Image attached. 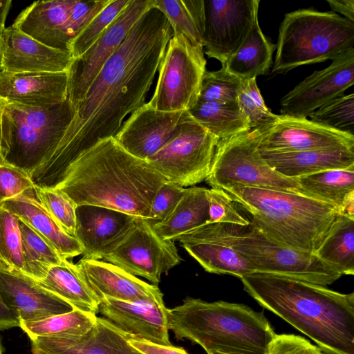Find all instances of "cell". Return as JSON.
I'll return each instance as SVG.
<instances>
[{"label":"cell","instance_id":"29","mask_svg":"<svg viewBox=\"0 0 354 354\" xmlns=\"http://www.w3.org/2000/svg\"><path fill=\"white\" fill-rule=\"evenodd\" d=\"M39 286L70 304L74 309L95 315L100 300L82 278L76 264L64 259L50 268Z\"/></svg>","mask_w":354,"mask_h":354},{"label":"cell","instance_id":"9","mask_svg":"<svg viewBox=\"0 0 354 354\" xmlns=\"http://www.w3.org/2000/svg\"><path fill=\"white\" fill-rule=\"evenodd\" d=\"M232 246L254 272L295 279L320 286L333 283L342 275L315 254L297 250L268 238L252 225L233 236Z\"/></svg>","mask_w":354,"mask_h":354},{"label":"cell","instance_id":"12","mask_svg":"<svg viewBox=\"0 0 354 354\" xmlns=\"http://www.w3.org/2000/svg\"><path fill=\"white\" fill-rule=\"evenodd\" d=\"M219 140L198 122L147 161L167 182L183 187L206 179Z\"/></svg>","mask_w":354,"mask_h":354},{"label":"cell","instance_id":"36","mask_svg":"<svg viewBox=\"0 0 354 354\" xmlns=\"http://www.w3.org/2000/svg\"><path fill=\"white\" fill-rule=\"evenodd\" d=\"M97 316L73 309L34 322H19V327L29 337L78 335L86 333L95 324Z\"/></svg>","mask_w":354,"mask_h":354},{"label":"cell","instance_id":"32","mask_svg":"<svg viewBox=\"0 0 354 354\" xmlns=\"http://www.w3.org/2000/svg\"><path fill=\"white\" fill-rule=\"evenodd\" d=\"M191 116L218 140L250 131V126L237 101L197 102L188 111Z\"/></svg>","mask_w":354,"mask_h":354},{"label":"cell","instance_id":"1","mask_svg":"<svg viewBox=\"0 0 354 354\" xmlns=\"http://www.w3.org/2000/svg\"><path fill=\"white\" fill-rule=\"evenodd\" d=\"M172 34L155 7L138 19L92 82L55 152L31 174L37 187L55 188L77 156L114 138L124 118L145 103Z\"/></svg>","mask_w":354,"mask_h":354},{"label":"cell","instance_id":"55","mask_svg":"<svg viewBox=\"0 0 354 354\" xmlns=\"http://www.w3.org/2000/svg\"><path fill=\"white\" fill-rule=\"evenodd\" d=\"M209 354H225V353H219V352H213V353H211Z\"/></svg>","mask_w":354,"mask_h":354},{"label":"cell","instance_id":"43","mask_svg":"<svg viewBox=\"0 0 354 354\" xmlns=\"http://www.w3.org/2000/svg\"><path fill=\"white\" fill-rule=\"evenodd\" d=\"M155 8L168 20L173 32L183 35L194 46L204 48L202 35L183 0H155Z\"/></svg>","mask_w":354,"mask_h":354},{"label":"cell","instance_id":"24","mask_svg":"<svg viewBox=\"0 0 354 354\" xmlns=\"http://www.w3.org/2000/svg\"><path fill=\"white\" fill-rule=\"evenodd\" d=\"M165 304L129 302L103 297L99 313L116 327L136 338L171 346Z\"/></svg>","mask_w":354,"mask_h":354},{"label":"cell","instance_id":"11","mask_svg":"<svg viewBox=\"0 0 354 354\" xmlns=\"http://www.w3.org/2000/svg\"><path fill=\"white\" fill-rule=\"evenodd\" d=\"M109 1H37L22 10L12 24L47 46L70 52L74 39Z\"/></svg>","mask_w":354,"mask_h":354},{"label":"cell","instance_id":"44","mask_svg":"<svg viewBox=\"0 0 354 354\" xmlns=\"http://www.w3.org/2000/svg\"><path fill=\"white\" fill-rule=\"evenodd\" d=\"M209 219L207 223H221L246 227L250 221L236 210L234 202L223 189H206Z\"/></svg>","mask_w":354,"mask_h":354},{"label":"cell","instance_id":"15","mask_svg":"<svg viewBox=\"0 0 354 354\" xmlns=\"http://www.w3.org/2000/svg\"><path fill=\"white\" fill-rule=\"evenodd\" d=\"M259 0L204 1L205 54L221 64L238 50L258 18Z\"/></svg>","mask_w":354,"mask_h":354},{"label":"cell","instance_id":"45","mask_svg":"<svg viewBox=\"0 0 354 354\" xmlns=\"http://www.w3.org/2000/svg\"><path fill=\"white\" fill-rule=\"evenodd\" d=\"M186 188L165 182L156 191L152 201L149 218L147 221L151 225L165 221L173 212Z\"/></svg>","mask_w":354,"mask_h":354},{"label":"cell","instance_id":"28","mask_svg":"<svg viewBox=\"0 0 354 354\" xmlns=\"http://www.w3.org/2000/svg\"><path fill=\"white\" fill-rule=\"evenodd\" d=\"M26 223L64 259L82 254L83 248L74 236L68 234L38 201L35 188L1 204Z\"/></svg>","mask_w":354,"mask_h":354},{"label":"cell","instance_id":"47","mask_svg":"<svg viewBox=\"0 0 354 354\" xmlns=\"http://www.w3.org/2000/svg\"><path fill=\"white\" fill-rule=\"evenodd\" d=\"M267 354H323L320 348L308 340L294 334H276Z\"/></svg>","mask_w":354,"mask_h":354},{"label":"cell","instance_id":"27","mask_svg":"<svg viewBox=\"0 0 354 354\" xmlns=\"http://www.w3.org/2000/svg\"><path fill=\"white\" fill-rule=\"evenodd\" d=\"M259 151L263 159L275 171L291 178L326 170L354 167V148L351 147L286 153Z\"/></svg>","mask_w":354,"mask_h":354},{"label":"cell","instance_id":"56","mask_svg":"<svg viewBox=\"0 0 354 354\" xmlns=\"http://www.w3.org/2000/svg\"><path fill=\"white\" fill-rule=\"evenodd\" d=\"M3 163H4V162H3V159H2V158H1V156L0 155V165H1Z\"/></svg>","mask_w":354,"mask_h":354},{"label":"cell","instance_id":"23","mask_svg":"<svg viewBox=\"0 0 354 354\" xmlns=\"http://www.w3.org/2000/svg\"><path fill=\"white\" fill-rule=\"evenodd\" d=\"M100 301L103 297L129 302L163 304L158 286L149 284L106 261L82 258L76 264Z\"/></svg>","mask_w":354,"mask_h":354},{"label":"cell","instance_id":"41","mask_svg":"<svg viewBox=\"0 0 354 354\" xmlns=\"http://www.w3.org/2000/svg\"><path fill=\"white\" fill-rule=\"evenodd\" d=\"M308 116L317 124L354 136V93L342 95Z\"/></svg>","mask_w":354,"mask_h":354},{"label":"cell","instance_id":"46","mask_svg":"<svg viewBox=\"0 0 354 354\" xmlns=\"http://www.w3.org/2000/svg\"><path fill=\"white\" fill-rule=\"evenodd\" d=\"M35 187L26 172L6 163L0 165V205Z\"/></svg>","mask_w":354,"mask_h":354},{"label":"cell","instance_id":"3","mask_svg":"<svg viewBox=\"0 0 354 354\" xmlns=\"http://www.w3.org/2000/svg\"><path fill=\"white\" fill-rule=\"evenodd\" d=\"M245 291L313 339L326 354H354V293L288 277L252 272Z\"/></svg>","mask_w":354,"mask_h":354},{"label":"cell","instance_id":"25","mask_svg":"<svg viewBox=\"0 0 354 354\" xmlns=\"http://www.w3.org/2000/svg\"><path fill=\"white\" fill-rule=\"evenodd\" d=\"M0 296L19 322L40 320L74 309L24 274L0 271Z\"/></svg>","mask_w":354,"mask_h":354},{"label":"cell","instance_id":"16","mask_svg":"<svg viewBox=\"0 0 354 354\" xmlns=\"http://www.w3.org/2000/svg\"><path fill=\"white\" fill-rule=\"evenodd\" d=\"M196 124L188 111H159L145 102L122 124L114 139L132 156L147 160Z\"/></svg>","mask_w":354,"mask_h":354},{"label":"cell","instance_id":"33","mask_svg":"<svg viewBox=\"0 0 354 354\" xmlns=\"http://www.w3.org/2000/svg\"><path fill=\"white\" fill-rule=\"evenodd\" d=\"M315 254L341 275H353L354 218L338 214Z\"/></svg>","mask_w":354,"mask_h":354},{"label":"cell","instance_id":"10","mask_svg":"<svg viewBox=\"0 0 354 354\" xmlns=\"http://www.w3.org/2000/svg\"><path fill=\"white\" fill-rule=\"evenodd\" d=\"M153 95L148 104L163 111H189L198 102L206 59L203 48L173 32L159 66Z\"/></svg>","mask_w":354,"mask_h":354},{"label":"cell","instance_id":"38","mask_svg":"<svg viewBox=\"0 0 354 354\" xmlns=\"http://www.w3.org/2000/svg\"><path fill=\"white\" fill-rule=\"evenodd\" d=\"M236 101L249 121L250 131H263L279 120V115L272 113L266 105L256 78L242 80Z\"/></svg>","mask_w":354,"mask_h":354},{"label":"cell","instance_id":"50","mask_svg":"<svg viewBox=\"0 0 354 354\" xmlns=\"http://www.w3.org/2000/svg\"><path fill=\"white\" fill-rule=\"evenodd\" d=\"M19 327V322L3 304L0 296V330Z\"/></svg>","mask_w":354,"mask_h":354},{"label":"cell","instance_id":"5","mask_svg":"<svg viewBox=\"0 0 354 354\" xmlns=\"http://www.w3.org/2000/svg\"><path fill=\"white\" fill-rule=\"evenodd\" d=\"M223 190L250 212V223L268 238L313 254L339 214L331 204L293 192L241 186Z\"/></svg>","mask_w":354,"mask_h":354},{"label":"cell","instance_id":"20","mask_svg":"<svg viewBox=\"0 0 354 354\" xmlns=\"http://www.w3.org/2000/svg\"><path fill=\"white\" fill-rule=\"evenodd\" d=\"M137 217L113 209L77 205L75 237L83 248V258L104 259L124 239Z\"/></svg>","mask_w":354,"mask_h":354},{"label":"cell","instance_id":"22","mask_svg":"<svg viewBox=\"0 0 354 354\" xmlns=\"http://www.w3.org/2000/svg\"><path fill=\"white\" fill-rule=\"evenodd\" d=\"M71 53L47 46L12 24L1 40V71L10 73H61L68 71Z\"/></svg>","mask_w":354,"mask_h":354},{"label":"cell","instance_id":"7","mask_svg":"<svg viewBox=\"0 0 354 354\" xmlns=\"http://www.w3.org/2000/svg\"><path fill=\"white\" fill-rule=\"evenodd\" d=\"M354 23L334 12L299 9L285 15L272 73L333 59L353 48Z\"/></svg>","mask_w":354,"mask_h":354},{"label":"cell","instance_id":"49","mask_svg":"<svg viewBox=\"0 0 354 354\" xmlns=\"http://www.w3.org/2000/svg\"><path fill=\"white\" fill-rule=\"evenodd\" d=\"M333 12H338L354 23V0H327Z\"/></svg>","mask_w":354,"mask_h":354},{"label":"cell","instance_id":"8","mask_svg":"<svg viewBox=\"0 0 354 354\" xmlns=\"http://www.w3.org/2000/svg\"><path fill=\"white\" fill-rule=\"evenodd\" d=\"M205 180L221 189L241 186L301 194L296 178L279 174L263 159L254 130L219 140Z\"/></svg>","mask_w":354,"mask_h":354},{"label":"cell","instance_id":"4","mask_svg":"<svg viewBox=\"0 0 354 354\" xmlns=\"http://www.w3.org/2000/svg\"><path fill=\"white\" fill-rule=\"evenodd\" d=\"M167 316L176 339L198 344L207 354H267L276 335L263 312L242 304L186 297Z\"/></svg>","mask_w":354,"mask_h":354},{"label":"cell","instance_id":"35","mask_svg":"<svg viewBox=\"0 0 354 354\" xmlns=\"http://www.w3.org/2000/svg\"><path fill=\"white\" fill-rule=\"evenodd\" d=\"M25 274L39 281L44 279L54 266L64 259L43 237L24 221L19 218Z\"/></svg>","mask_w":354,"mask_h":354},{"label":"cell","instance_id":"19","mask_svg":"<svg viewBox=\"0 0 354 354\" xmlns=\"http://www.w3.org/2000/svg\"><path fill=\"white\" fill-rule=\"evenodd\" d=\"M254 131L258 149L262 151L286 153L331 147L354 148V136L306 118L279 115L277 122L271 127Z\"/></svg>","mask_w":354,"mask_h":354},{"label":"cell","instance_id":"48","mask_svg":"<svg viewBox=\"0 0 354 354\" xmlns=\"http://www.w3.org/2000/svg\"><path fill=\"white\" fill-rule=\"evenodd\" d=\"M129 344L142 354H189L180 347L158 344L136 337L129 339Z\"/></svg>","mask_w":354,"mask_h":354},{"label":"cell","instance_id":"54","mask_svg":"<svg viewBox=\"0 0 354 354\" xmlns=\"http://www.w3.org/2000/svg\"><path fill=\"white\" fill-rule=\"evenodd\" d=\"M0 354H3V347L0 341Z\"/></svg>","mask_w":354,"mask_h":354},{"label":"cell","instance_id":"31","mask_svg":"<svg viewBox=\"0 0 354 354\" xmlns=\"http://www.w3.org/2000/svg\"><path fill=\"white\" fill-rule=\"evenodd\" d=\"M275 49L276 46L263 33L257 18L242 45L222 66L242 80L256 78L268 72Z\"/></svg>","mask_w":354,"mask_h":354},{"label":"cell","instance_id":"51","mask_svg":"<svg viewBox=\"0 0 354 354\" xmlns=\"http://www.w3.org/2000/svg\"><path fill=\"white\" fill-rule=\"evenodd\" d=\"M11 4L10 0H0V22H6Z\"/></svg>","mask_w":354,"mask_h":354},{"label":"cell","instance_id":"2","mask_svg":"<svg viewBox=\"0 0 354 354\" xmlns=\"http://www.w3.org/2000/svg\"><path fill=\"white\" fill-rule=\"evenodd\" d=\"M166 179L111 137L77 156L55 188L77 205H91L149 219L156 191Z\"/></svg>","mask_w":354,"mask_h":354},{"label":"cell","instance_id":"21","mask_svg":"<svg viewBox=\"0 0 354 354\" xmlns=\"http://www.w3.org/2000/svg\"><path fill=\"white\" fill-rule=\"evenodd\" d=\"M128 334L97 317L85 333L30 338L32 354H142L129 344Z\"/></svg>","mask_w":354,"mask_h":354},{"label":"cell","instance_id":"37","mask_svg":"<svg viewBox=\"0 0 354 354\" xmlns=\"http://www.w3.org/2000/svg\"><path fill=\"white\" fill-rule=\"evenodd\" d=\"M0 271L25 274L19 218L0 205Z\"/></svg>","mask_w":354,"mask_h":354},{"label":"cell","instance_id":"13","mask_svg":"<svg viewBox=\"0 0 354 354\" xmlns=\"http://www.w3.org/2000/svg\"><path fill=\"white\" fill-rule=\"evenodd\" d=\"M104 259L156 286L162 274L182 261L174 241L161 239L146 219L138 217L124 239Z\"/></svg>","mask_w":354,"mask_h":354},{"label":"cell","instance_id":"40","mask_svg":"<svg viewBox=\"0 0 354 354\" xmlns=\"http://www.w3.org/2000/svg\"><path fill=\"white\" fill-rule=\"evenodd\" d=\"M35 190L44 208L68 234L75 237L77 204L58 188L35 187Z\"/></svg>","mask_w":354,"mask_h":354},{"label":"cell","instance_id":"39","mask_svg":"<svg viewBox=\"0 0 354 354\" xmlns=\"http://www.w3.org/2000/svg\"><path fill=\"white\" fill-rule=\"evenodd\" d=\"M130 0H110L109 3L74 39L71 46L73 59L84 53L115 21Z\"/></svg>","mask_w":354,"mask_h":354},{"label":"cell","instance_id":"53","mask_svg":"<svg viewBox=\"0 0 354 354\" xmlns=\"http://www.w3.org/2000/svg\"><path fill=\"white\" fill-rule=\"evenodd\" d=\"M1 151V110L0 107V155Z\"/></svg>","mask_w":354,"mask_h":354},{"label":"cell","instance_id":"42","mask_svg":"<svg viewBox=\"0 0 354 354\" xmlns=\"http://www.w3.org/2000/svg\"><path fill=\"white\" fill-rule=\"evenodd\" d=\"M241 82L242 80L228 72L223 66L216 71H205L198 102L236 101Z\"/></svg>","mask_w":354,"mask_h":354},{"label":"cell","instance_id":"18","mask_svg":"<svg viewBox=\"0 0 354 354\" xmlns=\"http://www.w3.org/2000/svg\"><path fill=\"white\" fill-rule=\"evenodd\" d=\"M243 227L228 223H206L178 240L205 271L241 279L254 272L252 266L232 246L234 235Z\"/></svg>","mask_w":354,"mask_h":354},{"label":"cell","instance_id":"34","mask_svg":"<svg viewBox=\"0 0 354 354\" xmlns=\"http://www.w3.org/2000/svg\"><path fill=\"white\" fill-rule=\"evenodd\" d=\"M296 179L301 194L331 204L337 211L354 192V167L319 171Z\"/></svg>","mask_w":354,"mask_h":354},{"label":"cell","instance_id":"52","mask_svg":"<svg viewBox=\"0 0 354 354\" xmlns=\"http://www.w3.org/2000/svg\"><path fill=\"white\" fill-rule=\"evenodd\" d=\"M5 22H0V72L1 71V36L3 31L5 28Z\"/></svg>","mask_w":354,"mask_h":354},{"label":"cell","instance_id":"17","mask_svg":"<svg viewBox=\"0 0 354 354\" xmlns=\"http://www.w3.org/2000/svg\"><path fill=\"white\" fill-rule=\"evenodd\" d=\"M354 84V48L334 58L326 68L315 71L284 95L280 102L281 115L306 118Z\"/></svg>","mask_w":354,"mask_h":354},{"label":"cell","instance_id":"6","mask_svg":"<svg viewBox=\"0 0 354 354\" xmlns=\"http://www.w3.org/2000/svg\"><path fill=\"white\" fill-rule=\"evenodd\" d=\"M0 107L3 161L30 176L55 152L75 114L68 98L48 107L0 100Z\"/></svg>","mask_w":354,"mask_h":354},{"label":"cell","instance_id":"30","mask_svg":"<svg viewBox=\"0 0 354 354\" xmlns=\"http://www.w3.org/2000/svg\"><path fill=\"white\" fill-rule=\"evenodd\" d=\"M206 188L193 186L186 190L170 215L152 226L164 240H178L183 234L207 223L209 219Z\"/></svg>","mask_w":354,"mask_h":354},{"label":"cell","instance_id":"26","mask_svg":"<svg viewBox=\"0 0 354 354\" xmlns=\"http://www.w3.org/2000/svg\"><path fill=\"white\" fill-rule=\"evenodd\" d=\"M68 98V73L0 72V100L48 107Z\"/></svg>","mask_w":354,"mask_h":354},{"label":"cell","instance_id":"14","mask_svg":"<svg viewBox=\"0 0 354 354\" xmlns=\"http://www.w3.org/2000/svg\"><path fill=\"white\" fill-rule=\"evenodd\" d=\"M153 7L155 0H130L98 39L84 53L73 59L67 71L68 98L75 110L133 25Z\"/></svg>","mask_w":354,"mask_h":354}]
</instances>
